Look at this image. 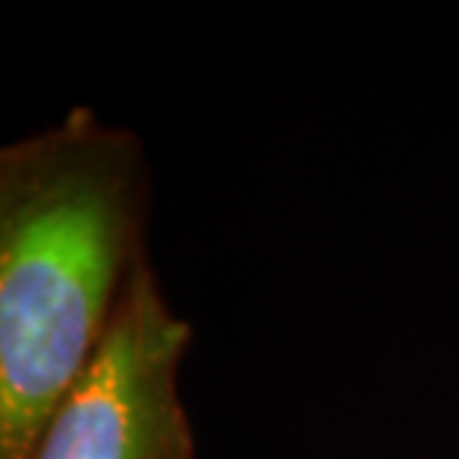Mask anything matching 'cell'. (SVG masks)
<instances>
[{"label":"cell","instance_id":"cell-1","mask_svg":"<svg viewBox=\"0 0 459 459\" xmlns=\"http://www.w3.org/2000/svg\"><path fill=\"white\" fill-rule=\"evenodd\" d=\"M150 168L93 108L0 150V459H30L150 260Z\"/></svg>","mask_w":459,"mask_h":459},{"label":"cell","instance_id":"cell-2","mask_svg":"<svg viewBox=\"0 0 459 459\" xmlns=\"http://www.w3.org/2000/svg\"><path fill=\"white\" fill-rule=\"evenodd\" d=\"M191 323L164 299L146 260L102 349L36 438L30 459H197L179 394Z\"/></svg>","mask_w":459,"mask_h":459}]
</instances>
